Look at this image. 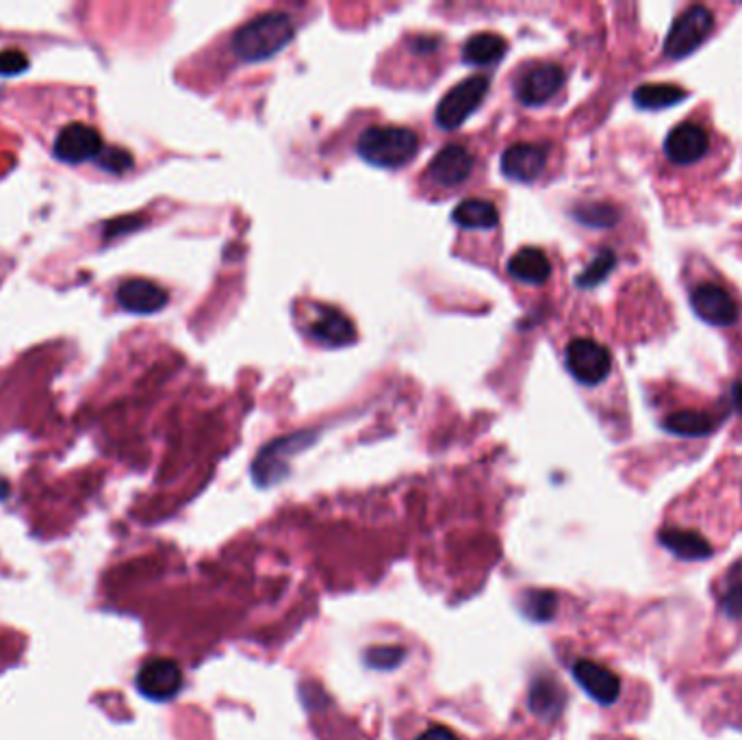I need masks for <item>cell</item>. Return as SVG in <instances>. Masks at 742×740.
Wrapping results in <instances>:
<instances>
[{
    "mask_svg": "<svg viewBox=\"0 0 742 740\" xmlns=\"http://www.w3.org/2000/svg\"><path fill=\"white\" fill-rule=\"evenodd\" d=\"M98 168L111 174H124L126 170L133 168V155L129 150L118 148V146H105L96 159Z\"/></svg>",
    "mask_w": 742,
    "mask_h": 740,
    "instance_id": "28",
    "label": "cell"
},
{
    "mask_svg": "<svg viewBox=\"0 0 742 740\" xmlns=\"http://www.w3.org/2000/svg\"><path fill=\"white\" fill-rule=\"evenodd\" d=\"M313 441V432H296V435L276 439L267 448H263L252 465V476L259 487H272V484L283 480L289 469V458L300 450L309 448Z\"/></svg>",
    "mask_w": 742,
    "mask_h": 740,
    "instance_id": "5",
    "label": "cell"
},
{
    "mask_svg": "<svg viewBox=\"0 0 742 740\" xmlns=\"http://www.w3.org/2000/svg\"><path fill=\"white\" fill-rule=\"evenodd\" d=\"M311 330L317 341H322L324 346H330V348L350 346V343L356 339L354 324L337 309L319 311Z\"/></svg>",
    "mask_w": 742,
    "mask_h": 740,
    "instance_id": "18",
    "label": "cell"
},
{
    "mask_svg": "<svg viewBox=\"0 0 742 740\" xmlns=\"http://www.w3.org/2000/svg\"><path fill=\"white\" fill-rule=\"evenodd\" d=\"M573 215L580 224L591 228H610L619 222V211L604 202L582 204V207L575 209Z\"/></svg>",
    "mask_w": 742,
    "mask_h": 740,
    "instance_id": "25",
    "label": "cell"
},
{
    "mask_svg": "<svg viewBox=\"0 0 742 740\" xmlns=\"http://www.w3.org/2000/svg\"><path fill=\"white\" fill-rule=\"evenodd\" d=\"M508 42L502 35L495 33H478L471 35L469 40L463 46V59L469 63V66H493V63L500 61L506 55Z\"/></svg>",
    "mask_w": 742,
    "mask_h": 740,
    "instance_id": "21",
    "label": "cell"
},
{
    "mask_svg": "<svg viewBox=\"0 0 742 740\" xmlns=\"http://www.w3.org/2000/svg\"><path fill=\"white\" fill-rule=\"evenodd\" d=\"M419 150V137L404 126H371L356 142V152L376 168H402Z\"/></svg>",
    "mask_w": 742,
    "mask_h": 740,
    "instance_id": "2",
    "label": "cell"
},
{
    "mask_svg": "<svg viewBox=\"0 0 742 740\" xmlns=\"http://www.w3.org/2000/svg\"><path fill=\"white\" fill-rule=\"evenodd\" d=\"M710 148V137L706 129H701L699 124L693 122H684L667 135V142H664V152L667 157L677 163V165H690L699 161L703 155H706Z\"/></svg>",
    "mask_w": 742,
    "mask_h": 740,
    "instance_id": "13",
    "label": "cell"
},
{
    "mask_svg": "<svg viewBox=\"0 0 742 740\" xmlns=\"http://www.w3.org/2000/svg\"><path fill=\"white\" fill-rule=\"evenodd\" d=\"M508 272L519 283L543 285L552 274V263L539 248H521L508 263Z\"/></svg>",
    "mask_w": 742,
    "mask_h": 740,
    "instance_id": "19",
    "label": "cell"
},
{
    "mask_svg": "<svg viewBox=\"0 0 742 740\" xmlns=\"http://www.w3.org/2000/svg\"><path fill=\"white\" fill-rule=\"evenodd\" d=\"M565 363L569 374L578 380L580 385L595 387L610 376L612 356L608 348H604L593 339H573L567 346Z\"/></svg>",
    "mask_w": 742,
    "mask_h": 740,
    "instance_id": "6",
    "label": "cell"
},
{
    "mask_svg": "<svg viewBox=\"0 0 742 740\" xmlns=\"http://www.w3.org/2000/svg\"><path fill=\"white\" fill-rule=\"evenodd\" d=\"M489 85V76H469V79L460 81L441 98L434 120L443 131H456L482 105V100L489 94Z\"/></svg>",
    "mask_w": 742,
    "mask_h": 740,
    "instance_id": "3",
    "label": "cell"
},
{
    "mask_svg": "<svg viewBox=\"0 0 742 740\" xmlns=\"http://www.w3.org/2000/svg\"><path fill=\"white\" fill-rule=\"evenodd\" d=\"M614 265H617V257H614V252L612 250H601L597 257L591 261V265H588L582 274H578V278H575V285L582 287V289L597 287L599 283H604V280L608 278V274L614 270Z\"/></svg>",
    "mask_w": 742,
    "mask_h": 740,
    "instance_id": "26",
    "label": "cell"
},
{
    "mask_svg": "<svg viewBox=\"0 0 742 740\" xmlns=\"http://www.w3.org/2000/svg\"><path fill=\"white\" fill-rule=\"evenodd\" d=\"M293 33H296V29H293L291 18L274 11V14H265L243 24L233 35V53L241 61L250 63L272 59L285 46H289Z\"/></svg>",
    "mask_w": 742,
    "mask_h": 740,
    "instance_id": "1",
    "label": "cell"
},
{
    "mask_svg": "<svg viewBox=\"0 0 742 740\" xmlns=\"http://www.w3.org/2000/svg\"><path fill=\"white\" fill-rule=\"evenodd\" d=\"M547 155L543 146L515 144L504 150L502 172L517 183H534L545 170Z\"/></svg>",
    "mask_w": 742,
    "mask_h": 740,
    "instance_id": "14",
    "label": "cell"
},
{
    "mask_svg": "<svg viewBox=\"0 0 742 740\" xmlns=\"http://www.w3.org/2000/svg\"><path fill=\"white\" fill-rule=\"evenodd\" d=\"M567 693L562 691V686L552 678V675H539L530 684V695H528V706L530 710L545 721L556 719L558 714L565 708Z\"/></svg>",
    "mask_w": 742,
    "mask_h": 740,
    "instance_id": "16",
    "label": "cell"
},
{
    "mask_svg": "<svg viewBox=\"0 0 742 740\" xmlns=\"http://www.w3.org/2000/svg\"><path fill=\"white\" fill-rule=\"evenodd\" d=\"M29 68V57L22 50H0V76H16L27 72Z\"/></svg>",
    "mask_w": 742,
    "mask_h": 740,
    "instance_id": "29",
    "label": "cell"
},
{
    "mask_svg": "<svg viewBox=\"0 0 742 740\" xmlns=\"http://www.w3.org/2000/svg\"><path fill=\"white\" fill-rule=\"evenodd\" d=\"M714 29V16L708 7H688L684 14L673 22V27L664 40V55L669 59H684L708 40Z\"/></svg>",
    "mask_w": 742,
    "mask_h": 740,
    "instance_id": "4",
    "label": "cell"
},
{
    "mask_svg": "<svg viewBox=\"0 0 742 740\" xmlns=\"http://www.w3.org/2000/svg\"><path fill=\"white\" fill-rule=\"evenodd\" d=\"M558 610V597L552 591H528L521 599V612L530 621H552Z\"/></svg>",
    "mask_w": 742,
    "mask_h": 740,
    "instance_id": "24",
    "label": "cell"
},
{
    "mask_svg": "<svg viewBox=\"0 0 742 740\" xmlns=\"http://www.w3.org/2000/svg\"><path fill=\"white\" fill-rule=\"evenodd\" d=\"M417 740H460L456 732H452L450 727L445 725H430L428 730L421 732Z\"/></svg>",
    "mask_w": 742,
    "mask_h": 740,
    "instance_id": "31",
    "label": "cell"
},
{
    "mask_svg": "<svg viewBox=\"0 0 742 740\" xmlns=\"http://www.w3.org/2000/svg\"><path fill=\"white\" fill-rule=\"evenodd\" d=\"M686 98H688V92H684L682 87L669 85V83H647V85L638 87L632 94L634 105L638 109H647V111L669 109L673 105H680V102Z\"/></svg>",
    "mask_w": 742,
    "mask_h": 740,
    "instance_id": "22",
    "label": "cell"
},
{
    "mask_svg": "<svg viewBox=\"0 0 742 740\" xmlns=\"http://www.w3.org/2000/svg\"><path fill=\"white\" fill-rule=\"evenodd\" d=\"M406 658V652L402 647H371L365 654V665L376 669V671H393L395 667H400Z\"/></svg>",
    "mask_w": 742,
    "mask_h": 740,
    "instance_id": "27",
    "label": "cell"
},
{
    "mask_svg": "<svg viewBox=\"0 0 742 740\" xmlns=\"http://www.w3.org/2000/svg\"><path fill=\"white\" fill-rule=\"evenodd\" d=\"M658 539L662 547H667L673 556L680 560H688V563H697V560H706L712 556V545L703 539L699 532L693 530L667 528L660 532Z\"/></svg>",
    "mask_w": 742,
    "mask_h": 740,
    "instance_id": "17",
    "label": "cell"
},
{
    "mask_svg": "<svg viewBox=\"0 0 742 740\" xmlns=\"http://www.w3.org/2000/svg\"><path fill=\"white\" fill-rule=\"evenodd\" d=\"M690 306L697 313L699 320L710 326H732L738 320V304L729 293L719 285H699L690 293Z\"/></svg>",
    "mask_w": 742,
    "mask_h": 740,
    "instance_id": "10",
    "label": "cell"
},
{
    "mask_svg": "<svg viewBox=\"0 0 742 740\" xmlns=\"http://www.w3.org/2000/svg\"><path fill=\"white\" fill-rule=\"evenodd\" d=\"M137 691L150 701H170L183 688V671L172 658H150L137 673Z\"/></svg>",
    "mask_w": 742,
    "mask_h": 740,
    "instance_id": "7",
    "label": "cell"
},
{
    "mask_svg": "<svg viewBox=\"0 0 742 740\" xmlns=\"http://www.w3.org/2000/svg\"><path fill=\"white\" fill-rule=\"evenodd\" d=\"M102 148H105V142H102L100 133L94 126L83 122H72L68 126H63L53 144L55 157L70 165L96 161Z\"/></svg>",
    "mask_w": 742,
    "mask_h": 740,
    "instance_id": "8",
    "label": "cell"
},
{
    "mask_svg": "<svg viewBox=\"0 0 742 740\" xmlns=\"http://www.w3.org/2000/svg\"><path fill=\"white\" fill-rule=\"evenodd\" d=\"M473 170V157L463 146L450 144L441 148L428 165V174L434 183L443 187H456L465 183Z\"/></svg>",
    "mask_w": 742,
    "mask_h": 740,
    "instance_id": "15",
    "label": "cell"
},
{
    "mask_svg": "<svg viewBox=\"0 0 742 740\" xmlns=\"http://www.w3.org/2000/svg\"><path fill=\"white\" fill-rule=\"evenodd\" d=\"M732 402H734V408L742 415V382H738V385H734L732 389Z\"/></svg>",
    "mask_w": 742,
    "mask_h": 740,
    "instance_id": "32",
    "label": "cell"
},
{
    "mask_svg": "<svg viewBox=\"0 0 742 740\" xmlns=\"http://www.w3.org/2000/svg\"><path fill=\"white\" fill-rule=\"evenodd\" d=\"M452 220L467 231H491L500 224V211L489 200L469 198L458 204L452 213Z\"/></svg>",
    "mask_w": 742,
    "mask_h": 740,
    "instance_id": "20",
    "label": "cell"
},
{
    "mask_svg": "<svg viewBox=\"0 0 742 740\" xmlns=\"http://www.w3.org/2000/svg\"><path fill=\"white\" fill-rule=\"evenodd\" d=\"M562 83H565V72H562L560 66H556V63H539V66H534L519 76L515 83V92L523 105L539 107L560 92Z\"/></svg>",
    "mask_w": 742,
    "mask_h": 740,
    "instance_id": "9",
    "label": "cell"
},
{
    "mask_svg": "<svg viewBox=\"0 0 742 740\" xmlns=\"http://www.w3.org/2000/svg\"><path fill=\"white\" fill-rule=\"evenodd\" d=\"M721 610L729 619L742 617V578L732 580L721 597Z\"/></svg>",
    "mask_w": 742,
    "mask_h": 740,
    "instance_id": "30",
    "label": "cell"
},
{
    "mask_svg": "<svg viewBox=\"0 0 742 740\" xmlns=\"http://www.w3.org/2000/svg\"><path fill=\"white\" fill-rule=\"evenodd\" d=\"M716 421L712 415L703 411H677L662 421V428L677 437H708L716 430Z\"/></svg>",
    "mask_w": 742,
    "mask_h": 740,
    "instance_id": "23",
    "label": "cell"
},
{
    "mask_svg": "<svg viewBox=\"0 0 742 740\" xmlns=\"http://www.w3.org/2000/svg\"><path fill=\"white\" fill-rule=\"evenodd\" d=\"M115 298H118V304L124 311L137 315H152L165 309L170 302L168 291L146 278L124 280L118 291H115Z\"/></svg>",
    "mask_w": 742,
    "mask_h": 740,
    "instance_id": "11",
    "label": "cell"
},
{
    "mask_svg": "<svg viewBox=\"0 0 742 740\" xmlns=\"http://www.w3.org/2000/svg\"><path fill=\"white\" fill-rule=\"evenodd\" d=\"M573 680L582 686V691L601 706H610L621 695V682L610 669L597 665L593 660L573 662Z\"/></svg>",
    "mask_w": 742,
    "mask_h": 740,
    "instance_id": "12",
    "label": "cell"
}]
</instances>
